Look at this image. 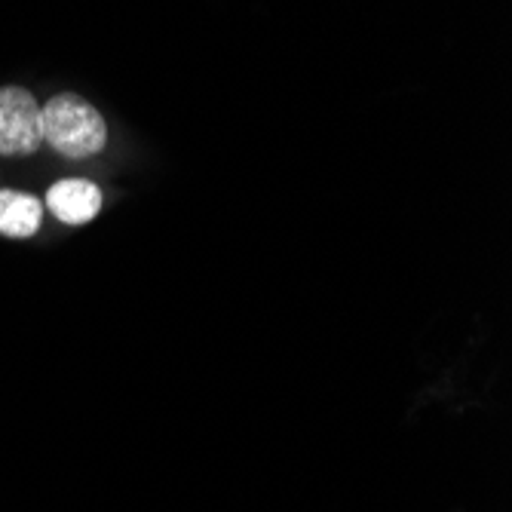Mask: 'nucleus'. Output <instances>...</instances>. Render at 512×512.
Segmentation results:
<instances>
[{"label":"nucleus","instance_id":"obj_1","mask_svg":"<svg viewBox=\"0 0 512 512\" xmlns=\"http://www.w3.org/2000/svg\"><path fill=\"white\" fill-rule=\"evenodd\" d=\"M43 142H50L68 160H89L108 142V129L102 114L86 99L62 92L43 108Z\"/></svg>","mask_w":512,"mask_h":512},{"label":"nucleus","instance_id":"obj_2","mask_svg":"<svg viewBox=\"0 0 512 512\" xmlns=\"http://www.w3.org/2000/svg\"><path fill=\"white\" fill-rule=\"evenodd\" d=\"M43 142V114L28 89L0 86V157L34 154Z\"/></svg>","mask_w":512,"mask_h":512},{"label":"nucleus","instance_id":"obj_3","mask_svg":"<svg viewBox=\"0 0 512 512\" xmlns=\"http://www.w3.org/2000/svg\"><path fill=\"white\" fill-rule=\"evenodd\" d=\"M46 206L65 224H86L102 209V191L86 178H65L46 194Z\"/></svg>","mask_w":512,"mask_h":512},{"label":"nucleus","instance_id":"obj_4","mask_svg":"<svg viewBox=\"0 0 512 512\" xmlns=\"http://www.w3.org/2000/svg\"><path fill=\"white\" fill-rule=\"evenodd\" d=\"M40 218H43L40 200L19 191H0V234L4 237L25 240L37 234Z\"/></svg>","mask_w":512,"mask_h":512}]
</instances>
